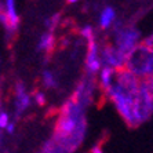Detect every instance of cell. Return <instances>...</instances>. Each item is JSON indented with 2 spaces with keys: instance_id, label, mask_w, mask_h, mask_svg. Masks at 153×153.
Here are the masks:
<instances>
[{
  "instance_id": "30bf717a",
  "label": "cell",
  "mask_w": 153,
  "mask_h": 153,
  "mask_svg": "<svg viewBox=\"0 0 153 153\" xmlns=\"http://www.w3.org/2000/svg\"><path fill=\"white\" fill-rule=\"evenodd\" d=\"M57 37L54 32H44L39 39L37 43V51L39 53H44L46 55H51L57 48Z\"/></svg>"
},
{
  "instance_id": "7c38bea8",
  "label": "cell",
  "mask_w": 153,
  "mask_h": 153,
  "mask_svg": "<svg viewBox=\"0 0 153 153\" xmlns=\"http://www.w3.org/2000/svg\"><path fill=\"white\" fill-rule=\"evenodd\" d=\"M4 10H6V14L10 24L15 28H18L19 25V17H18L17 13V7H15V0H4Z\"/></svg>"
},
{
  "instance_id": "277c9868",
  "label": "cell",
  "mask_w": 153,
  "mask_h": 153,
  "mask_svg": "<svg viewBox=\"0 0 153 153\" xmlns=\"http://www.w3.org/2000/svg\"><path fill=\"white\" fill-rule=\"evenodd\" d=\"M113 44L123 55H127L141 42V30L134 25H123L120 22H114L113 29Z\"/></svg>"
},
{
  "instance_id": "9c48e42d",
  "label": "cell",
  "mask_w": 153,
  "mask_h": 153,
  "mask_svg": "<svg viewBox=\"0 0 153 153\" xmlns=\"http://www.w3.org/2000/svg\"><path fill=\"white\" fill-rule=\"evenodd\" d=\"M32 105V95L28 93L24 82H17L14 84V114L19 119Z\"/></svg>"
},
{
  "instance_id": "5b68a950",
  "label": "cell",
  "mask_w": 153,
  "mask_h": 153,
  "mask_svg": "<svg viewBox=\"0 0 153 153\" xmlns=\"http://www.w3.org/2000/svg\"><path fill=\"white\" fill-rule=\"evenodd\" d=\"M135 113L139 124L145 123L153 116V77L139 79L135 100Z\"/></svg>"
},
{
  "instance_id": "8992f818",
  "label": "cell",
  "mask_w": 153,
  "mask_h": 153,
  "mask_svg": "<svg viewBox=\"0 0 153 153\" xmlns=\"http://www.w3.org/2000/svg\"><path fill=\"white\" fill-rule=\"evenodd\" d=\"M80 36L85 40L87 53H85V73L97 76L101 71L102 65L100 59V43L97 40L95 30L91 25H85L80 28Z\"/></svg>"
},
{
  "instance_id": "e0dca14e",
  "label": "cell",
  "mask_w": 153,
  "mask_h": 153,
  "mask_svg": "<svg viewBox=\"0 0 153 153\" xmlns=\"http://www.w3.org/2000/svg\"><path fill=\"white\" fill-rule=\"evenodd\" d=\"M142 43L146 44V46H149V47H153V33H150L149 36H146Z\"/></svg>"
},
{
  "instance_id": "6da1fadb",
  "label": "cell",
  "mask_w": 153,
  "mask_h": 153,
  "mask_svg": "<svg viewBox=\"0 0 153 153\" xmlns=\"http://www.w3.org/2000/svg\"><path fill=\"white\" fill-rule=\"evenodd\" d=\"M87 108L69 97L57 114L51 139L61 153H75L83 143L87 134Z\"/></svg>"
},
{
  "instance_id": "5bb4252c",
  "label": "cell",
  "mask_w": 153,
  "mask_h": 153,
  "mask_svg": "<svg viewBox=\"0 0 153 153\" xmlns=\"http://www.w3.org/2000/svg\"><path fill=\"white\" fill-rule=\"evenodd\" d=\"M61 22V13H57V14L51 15L50 18H47L46 19V28L48 32H54L55 29H57V26L59 25Z\"/></svg>"
},
{
  "instance_id": "7a4b0ae2",
  "label": "cell",
  "mask_w": 153,
  "mask_h": 153,
  "mask_svg": "<svg viewBox=\"0 0 153 153\" xmlns=\"http://www.w3.org/2000/svg\"><path fill=\"white\" fill-rule=\"evenodd\" d=\"M139 79L127 69L114 72V77L111 87L103 94L105 98L113 102L116 111L128 127H138V119L135 113V100L138 93Z\"/></svg>"
},
{
  "instance_id": "3957f363",
  "label": "cell",
  "mask_w": 153,
  "mask_h": 153,
  "mask_svg": "<svg viewBox=\"0 0 153 153\" xmlns=\"http://www.w3.org/2000/svg\"><path fill=\"white\" fill-rule=\"evenodd\" d=\"M124 69L138 79L153 77V47L139 43L126 55Z\"/></svg>"
},
{
  "instance_id": "52a82bcc",
  "label": "cell",
  "mask_w": 153,
  "mask_h": 153,
  "mask_svg": "<svg viewBox=\"0 0 153 153\" xmlns=\"http://www.w3.org/2000/svg\"><path fill=\"white\" fill-rule=\"evenodd\" d=\"M98 90V83H97V76L85 73L76 85L75 91L72 94V98H75L79 103H82L84 108H88L91 102L94 101L95 91Z\"/></svg>"
},
{
  "instance_id": "9a60e30c",
  "label": "cell",
  "mask_w": 153,
  "mask_h": 153,
  "mask_svg": "<svg viewBox=\"0 0 153 153\" xmlns=\"http://www.w3.org/2000/svg\"><path fill=\"white\" fill-rule=\"evenodd\" d=\"M10 121L11 120H10V114H8V112L0 109V130H6V127L8 126Z\"/></svg>"
},
{
  "instance_id": "8fae6325",
  "label": "cell",
  "mask_w": 153,
  "mask_h": 153,
  "mask_svg": "<svg viewBox=\"0 0 153 153\" xmlns=\"http://www.w3.org/2000/svg\"><path fill=\"white\" fill-rule=\"evenodd\" d=\"M116 22V11L113 7H105L100 14V28L106 30Z\"/></svg>"
},
{
  "instance_id": "2e32d148",
  "label": "cell",
  "mask_w": 153,
  "mask_h": 153,
  "mask_svg": "<svg viewBox=\"0 0 153 153\" xmlns=\"http://www.w3.org/2000/svg\"><path fill=\"white\" fill-rule=\"evenodd\" d=\"M33 98H35V102L39 105V106H44L47 102L46 100V94L40 91V90H36L35 93H33Z\"/></svg>"
},
{
  "instance_id": "ba28073f",
  "label": "cell",
  "mask_w": 153,
  "mask_h": 153,
  "mask_svg": "<svg viewBox=\"0 0 153 153\" xmlns=\"http://www.w3.org/2000/svg\"><path fill=\"white\" fill-rule=\"evenodd\" d=\"M100 59L102 66L111 68L113 71L124 69L126 55H123L112 43L106 42L100 44Z\"/></svg>"
},
{
  "instance_id": "ac0fdd59",
  "label": "cell",
  "mask_w": 153,
  "mask_h": 153,
  "mask_svg": "<svg viewBox=\"0 0 153 153\" xmlns=\"http://www.w3.org/2000/svg\"><path fill=\"white\" fill-rule=\"evenodd\" d=\"M6 131H7V134H13L15 131V121H10L8 123V126L6 127Z\"/></svg>"
},
{
  "instance_id": "4fadbf2b",
  "label": "cell",
  "mask_w": 153,
  "mask_h": 153,
  "mask_svg": "<svg viewBox=\"0 0 153 153\" xmlns=\"http://www.w3.org/2000/svg\"><path fill=\"white\" fill-rule=\"evenodd\" d=\"M42 84L47 90H55V88H58L59 83H58V77L55 76V73L53 71L44 69L42 73Z\"/></svg>"
},
{
  "instance_id": "d6986e66",
  "label": "cell",
  "mask_w": 153,
  "mask_h": 153,
  "mask_svg": "<svg viewBox=\"0 0 153 153\" xmlns=\"http://www.w3.org/2000/svg\"><path fill=\"white\" fill-rule=\"evenodd\" d=\"M76 1H79V0H66L68 4H73V3H76Z\"/></svg>"
}]
</instances>
